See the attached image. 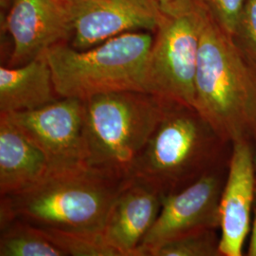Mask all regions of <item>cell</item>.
Segmentation results:
<instances>
[{"instance_id":"obj_1","label":"cell","mask_w":256,"mask_h":256,"mask_svg":"<svg viewBox=\"0 0 256 256\" xmlns=\"http://www.w3.org/2000/svg\"><path fill=\"white\" fill-rule=\"evenodd\" d=\"M126 180L86 164L50 168L30 187L1 196L0 226L18 220L38 228L101 234Z\"/></svg>"},{"instance_id":"obj_2","label":"cell","mask_w":256,"mask_h":256,"mask_svg":"<svg viewBox=\"0 0 256 256\" xmlns=\"http://www.w3.org/2000/svg\"><path fill=\"white\" fill-rule=\"evenodd\" d=\"M194 108L225 142H254L256 68L206 10L194 82Z\"/></svg>"},{"instance_id":"obj_3","label":"cell","mask_w":256,"mask_h":256,"mask_svg":"<svg viewBox=\"0 0 256 256\" xmlns=\"http://www.w3.org/2000/svg\"><path fill=\"white\" fill-rule=\"evenodd\" d=\"M232 148L194 106L169 102L129 178L151 186L165 196L229 164Z\"/></svg>"},{"instance_id":"obj_4","label":"cell","mask_w":256,"mask_h":256,"mask_svg":"<svg viewBox=\"0 0 256 256\" xmlns=\"http://www.w3.org/2000/svg\"><path fill=\"white\" fill-rule=\"evenodd\" d=\"M153 32H134L79 50L61 43L46 50L60 98L86 101L113 92H147Z\"/></svg>"},{"instance_id":"obj_5","label":"cell","mask_w":256,"mask_h":256,"mask_svg":"<svg viewBox=\"0 0 256 256\" xmlns=\"http://www.w3.org/2000/svg\"><path fill=\"white\" fill-rule=\"evenodd\" d=\"M169 102L148 92H113L84 101L86 164L115 178L130 176Z\"/></svg>"},{"instance_id":"obj_6","label":"cell","mask_w":256,"mask_h":256,"mask_svg":"<svg viewBox=\"0 0 256 256\" xmlns=\"http://www.w3.org/2000/svg\"><path fill=\"white\" fill-rule=\"evenodd\" d=\"M205 10L164 14L156 28L147 68V92L194 108V82Z\"/></svg>"},{"instance_id":"obj_7","label":"cell","mask_w":256,"mask_h":256,"mask_svg":"<svg viewBox=\"0 0 256 256\" xmlns=\"http://www.w3.org/2000/svg\"><path fill=\"white\" fill-rule=\"evenodd\" d=\"M229 164L208 172L182 191L164 196L158 218L138 256H149L160 245L188 234L220 230V202Z\"/></svg>"},{"instance_id":"obj_8","label":"cell","mask_w":256,"mask_h":256,"mask_svg":"<svg viewBox=\"0 0 256 256\" xmlns=\"http://www.w3.org/2000/svg\"><path fill=\"white\" fill-rule=\"evenodd\" d=\"M1 115L44 152L50 168L86 164L84 101L60 98L39 110Z\"/></svg>"},{"instance_id":"obj_9","label":"cell","mask_w":256,"mask_h":256,"mask_svg":"<svg viewBox=\"0 0 256 256\" xmlns=\"http://www.w3.org/2000/svg\"><path fill=\"white\" fill-rule=\"evenodd\" d=\"M4 24L12 42L9 66H23L70 41L72 5L66 0H14Z\"/></svg>"},{"instance_id":"obj_10","label":"cell","mask_w":256,"mask_h":256,"mask_svg":"<svg viewBox=\"0 0 256 256\" xmlns=\"http://www.w3.org/2000/svg\"><path fill=\"white\" fill-rule=\"evenodd\" d=\"M70 45L88 50L128 32L155 34L164 18L156 0H79L72 5Z\"/></svg>"},{"instance_id":"obj_11","label":"cell","mask_w":256,"mask_h":256,"mask_svg":"<svg viewBox=\"0 0 256 256\" xmlns=\"http://www.w3.org/2000/svg\"><path fill=\"white\" fill-rule=\"evenodd\" d=\"M256 174L254 144H232L229 170L220 202L221 256H242L256 206Z\"/></svg>"},{"instance_id":"obj_12","label":"cell","mask_w":256,"mask_h":256,"mask_svg":"<svg viewBox=\"0 0 256 256\" xmlns=\"http://www.w3.org/2000/svg\"><path fill=\"white\" fill-rule=\"evenodd\" d=\"M164 196L151 186L128 178L113 203L102 234L119 256H138L153 228Z\"/></svg>"},{"instance_id":"obj_13","label":"cell","mask_w":256,"mask_h":256,"mask_svg":"<svg viewBox=\"0 0 256 256\" xmlns=\"http://www.w3.org/2000/svg\"><path fill=\"white\" fill-rule=\"evenodd\" d=\"M50 169L44 152L5 115L0 114V196L21 192Z\"/></svg>"},{"instance_id":"obj_14","label":"cell","mask_w":256,"mask_h":256,"mask_svg":"<svg viewBox=\"0 0 256 256\" xmlns=\"http://www.w3.org/2000/svg\"><path fill=\"white\" fill-rule=\"evenodd\" d=\"M60 99L46 54L19 66H0V114L39 110Z\"/></svg>"},{"instance_id":"obj_15","label":"cell","mask_w":256,"mask_h":256,"mask_svg":"<svg viewBox=\"0 0 256 256\" xmlns=\"http://www.w3.org/2000/svg\"><path fill=\"white\" fill-rule=\"evenodd\" d=\"M0 256H64L37 229L21 220L0 226Z\"/></svg>"},{"instance_id":"obj_16","label":"cell","mask_w":256,"mask_h":256,"mask_svg":"<svg viewBox=\"0 0 256 256\" xmlns=\"http://www.w3.org/2000/svg\"><path fill=\"white\" fill-rule=\"evenodd\" d=\"M36 228L59 248L64 256H119L118 252L106 242L102 232L92 234Z\"/></svg>"},{"instance_id":"obj_17","label":"cell","mask_w":256,"mask_h":256,"mask_svg":"<svg viewBox=\"0 0 256 256\" xmlns=\"http://www.w3.org/2000/svg\"><path fill=\"white\" fill-rule=\"evenodd\" d=\"M220 246L218 230H208L164 243L149 256H221Z\"/></svg>"},{"instance_id":"obj_18","label":"cell","mask_w":256,"mask_h":256,"mask_svg":"<svg viewBox=\"0 0 256 256\" xmlns=\"http://www.w3.org/2000/svg\"><path fill=\"white\" fill-rule=\"evenodd\" d=\"M230 36L234 37L247 0H194Z\"/></svg>"},{"instance_id":"obj_19","label":"cell","mask_w":256,"mask_h":256,"mask_svg":"<svg viewBox=\"0 0 256 256\" xmlns=\"http://www.w3.org/2000/svg\"><path fill=\"white\" fill-rule=\"evenodd\" d=\"M232 39L256 68V0H247Z\"/></svg>"},{"instance_id":"obj_20","label":"cell","mask_w":256,"mask_h":256,"mask_svg":"<svg viewBox=\"0 0 256 256\" xmlns=\"http://www.w3.org/2000/svg\"><path fill=\"white\" fill-rule=\"evenodd\" d=\"M164 14H176L192 9L194 0H156Z\"/></svg>"},{"instance_id":"obj_21","label":"cell","mask_w":256,"mask_h":256,"mask_svg":"<svg viewBox=\"0 0 256 256\" xmlns=\"http://www.w3.org/2000/svg\"><path fill=\"white\" fill-rule=\"evenodd\" d=\"M254 212H256V218L254 221L252 236H250V241L248 250V256H256V206L254 207Z\"/></svg>"},{"instance_id":"obj_22","label":"cell","mask_w":256,"mask_h":256,"mask_svg":"<svg viewBox=\"0 0 256 256\" xmlns=\"http://www.w3.org/2000/svg\"><path fill=\"white\" fill-rule=\"evenodd\" d=\"M12 1L14 0H0L1 10H5L8 12L10 6H12Z\"/></svg>"},{"instance_id":"obj_23","label":"cell","mask_w":256,"mask_h":256,"mask_svg":"<svg viewBox=\"0 0 256 256\" xmlns=\"http://www.w3.org/2000/svg\"><path fill=\"white\" fill-rule=\"evenodd\" d=\"M252 144H254V168H256V134L254 138V142H252ZM254 206V207H256Z\"/></svg>"},{"instance_id":"obj_24","label":"cell","mask_w":256,"mask_h":256,"mask_svg":"<svg viewBox=\"0 0 256 256\" xmlns=\"http://www.w3.org/2000/svg\"><path fill=\"white\" fill-rule=\"evenodd\" d=\"M66 2H68L70 5H72V4H74L75 2H77V1H79V0H66Z\"/></svg>"}]
</instances>
